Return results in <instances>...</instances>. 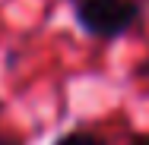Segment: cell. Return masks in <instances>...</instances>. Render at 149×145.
Instances as JSON below:
<instances>
[{"mask_svg": "<svg viewBox=\"0 0 149 145\" xmlns=\"http://www.w3.org/2000/svg\"><path fill=\"white\" fill-rule=\"evenodd\" d=\"M70 3L76 25L98 41L124 38L143 19V0H70Z\"/></svg>", "mask_w": 149, "mask_h": 145, "instance_id": "1", "label": "cell"}, {"mask_svg": "<svg viewBox=\"0 0 149 145\" xmlns=\"http://www.w3.org/2000/svg\"><path fill=\"white\" fill-rule=\"evenodd\" d=\"M54 145H108V142L98 133H92V129H70V133L57 136Z\"/></svg>", "mask_w": 149, "mask_h": 145, "instance_id": "2", "label": "cell"}, {"mask_svg": "<svg viewBox=\"0 0 149 145\" xmlns=\"http://www.w3.org/2000/svg\"><path fill=\"white\" fill-rule=\"evenodd\" d=\"M0 145H26V139L16 133H0Z\"/></svg>", "mask_w": 149, "mask_h": 145, "instance_id": "3", "label": "cell"}, {"mask_svg": "<svg viewBox=\"0 0 149 145\" xmlns=\"http://www.w3.org/2000/svg\"><path fill=\"white\" fill-rule=\"evenodd\" d=\"M127 145H149V133H136V136H130V142Z\"/></svg>", "mask_w": 149, "mask_h": 145, "instance_id": "4", "label": "cell"}, {"mask_svg": "<svg viewBox=\"0 0 149 145\" xmlns=\"http://www.w3.org/2000/svg\"><path fill=\"white\" fill-rule=\"evenodd\" d=\"M136 73H140V76H149V60H146V66H140Z\"/></svg>", "mask_w": 149, "mask_h": 145, "instance_id": "5", "label": "cell"}, {"mask_svg": "<svg viewBox=\"0 0 149 145\" xmlns=\"http://www.w3.org/2000/svg\"><path fill=\"white\" fill-rule=\"evenodd\" d=\"M0 111H3V104H0Z\"/></svg>", "mask_w": 149, "mask_h": 145, "instance_id": "6", "label": "cell"}]
</instances>
